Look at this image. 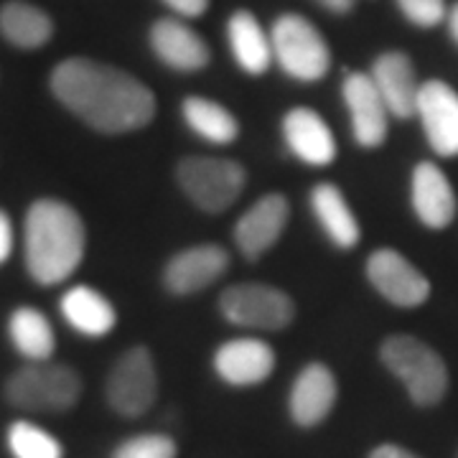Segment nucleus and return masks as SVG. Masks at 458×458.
I'll list each match as a JSON object with an SVG mask.
<instances>
[{
	"label": "nucleus",
	"instance_id": "nucleus-23",
	"mask_svg": "<svg viewBox=\"0 0 458 458\" xmlns=\"http://www.w3.org/2000/svg\"><path fill=\"white\" fill-rule=\"evenodd\" d=\"M227 38L232 56L242 72L252 77H260L267 72V66L273 62V44L267 33L262 31L260 21L250 11L232 13L227 23Z\"/></svg>",
	"mask_w": 458,
	"mask_h": 458
},
{
	"label": "nucleus",
	"instance_id": "nucleus-22",
	"mask_svg": "<svg viewBox=\"0 0 458 458\" xmlns=\"http://www.w3.org/2000/svg\"><path fill=\"white\" fill-rule=\"evenodd\" d=\"M0 36L16 49H41L54 36V21L33 3L8 0L0 5Z\"/></svg>",
	"mask_w": 458,
	"mask_h": 458
},
{
	"label": "nucleus",
	"instance_id": "nucleus-17",
	"mask_svg": "<svg viewBox=\"0 0 458 458\" xmlns=\"http://www.w3.org/2000/svg\"><path fill=\"white\" fill-rule=\"evenodd\" d=\"M150 49L176 72H199L212 59L207 41L179 18H161L150 26Z\"/></svg>",
	"mask_w": 458,
	"mask_h": 458
},
{
	"label": "nucleus",
	"instance_id": "nucleus-6",
	"mask_svg": "<svg viewBox=\"0 0 458 458\" xmlns=\"http://www.w3.org/2000/svg\"><path fill=\"white\" fill-rule=\"evenodd\" d=\"M181 191L197 204L201 212L219 214L229 209L245 191L247 174L232 158L191 156L176 168Z\"/></svg>",
	"mask_w": 458,
	"mask_h": 458
},
{
	"label": "nucleus",
	"instance_id": "nucleus-9",
	"mask_svg": "<svg viewBox=\"0 0 458 458\" xmlns=\"http://www.w3.org/2000/svg\"><path fill=\"white\" fill-rule=\"evenodd\" d=\"M367 280L385 301L400 309H418L430 295V280L397 250H377L367 260Z\"/></svg>",
	"mask_w": 458,
	"mask_h": 458
},
{
	"label": "nucleus",
	"instance_id": "nucleus-10",
	"mask_svg": "<svg viewBox=\"0 0 458 458\" xmlns=\"http://www.w3.org/2000/svg\"><path fill=\"white\" fill-rule=\"evenodd\" d=\"M415 114L423 123L430 148L441 158L458 156V92L441 80L420 84Z\"/></svg>",
	"mask_w": 458,
	"mask_h": 458
},
{
	"label": "nucleus",
	"instance_id": "nucleus-20",
	"mask_svg": "<svg viewBox=\"0 0 458 458\" xmlns=\"http://www.w3.org/2000/svg\"><path fill=\"white\" fill-rule=\"evenodd\" d=\"M311 209L318 227L339 250H354L360 245L361 229L349 201L334 183H316L311 189Z\"/></svg>",
	"mask_w": 458,
	"mask_h": 458
},
{
	"label": "nucleus",
	"instance_id": "nucleus-28",
	"mask_svg": "<svg viewBox=\"0 0 458 458\" xmlns=\"http://www.w3.org/2000/svg\"><path fill=\"white\" fill-rule=\"evenodd\" d=\"M403 16L420 29H433L445 18V0H397Z\"/></svg>",
	"mask_w": 458,
	"mask_h": 458
},
{
	"label": "nucleus",
	"instance_id": "nucleus-13",
	"mask_svg": "<svg viewBox=\"0 0 458 458\" xmlns=\"http://www.w3.org/2000/svg\"><path fill=\"white\" fill-rule=\"evenodd\" d=\"M214 372L232 387H255L276 369V352L262 339H229L214 352Z\"/></svg>",
	"mask_w": 458,
	"mask_h": 458
},
{
	"label": "nucleus",
	"instance_id": "nucleus-30",
	"mask_svg": "<svg viewBox=\"0 0 458 458\" xmlns=\"http://www.w3.org/2000/svg\"><path fill=\"white\" fill-rule=\"evenodd\" d=\"M13 252V225H11V216L0 209V265L11 258Z\"/></svg>",
	"mask_w": 458,
	"mask_h": 458
},
{
	"label": "nucleus",
	"instance_id": "nucleus-19",
	"mask_svg": "<svg viewBox=\"0 0 458 458\" xmlns=\"http://www.w3.org/2000/svg\"><path fill=\"white\" fill-rule=\"evenodd\" d=\"M372 82L379 98L385 99L387 110L400 120H408L415 114L420 84L415 80V66L408 54L403 51H385L372 64Z\"/></svg>",
	"mask_w": 458,
	"mask_h": 458
},
{
	"label": "nucleus",
	"instance_id": "nucleus-24",
	"mask_svg": "<svg viewBox=\"0 0 458 458\" xmlns=\"http://www.w3.org/2000/svg\"><path fill=\"white\" fill-rule=\"evenodd\" d=\"M8 336L21 357L29 361H49L56 349V334L49 318L38 309L21 306L8 318Z\"/></svg>",
	"mask_w": 458,
	"mask_h": 458
},
{
	"label": "nucleus",
	"instance_id": "nucleus-18",
	"mask_svg": "<svg viewBox=\"0 0 458 458\" xmlns=\"http://www.w3.org/2000/svg\"><path fill=\"white\" fill-rule=\"evenodd\" d=\"M412 212L428 229L448 227L456 216V194L448 176L430 161L415 165L410 186Z\"/></svg>",
	"mask_w": 458,
	"mask_h": 458
},
{
	"label": "nucleus",
	"instance_id": "nucleus-31",
	"mask_svg": "<svg viewBox=\"0 0 458 458\" xmlns=\"http://www.w3.org/2000/svg\"><path fill=\"white\" fill-rule=\"evenodd\" d=\"M369 458H420L418 454H412L408 448L397 445V443H379L375 451L369 454Z\"/></svg>",
	"mask_w": 458,
	"mask_h": 458
},
{
	"label": "nucleus",
	"instance_id": "nucleus-3",
	"mask_svg": "<svg viewBox=\"0 0 458 458\" xmlns=\"http://www.w3.org/2000/svg\"><path fill=\"white\" fill-rule=\"evenodd\" d=\"M379 360L405 385L410 400L420 408L438 405L448 393L445 361L433 346L415 336H387L379 346Z\"/></svg>",
	"mask_w": 458,
	"mask_h": 458
},
{
	"label": "nucleus",
	"instance_id": "nucleus-14",
	"mask_svg": "<svg viewBox=\"0 0 458 458\" xmlns=\"http://www.w3.org/2000/svg\"><path fill=\"white\" fill-rule=\"evenodd\" d=\"M229 267V255L219 245H194L165 262L164 285L174 295H194L209 288Z\"/></svg>",
	"mask_w": 458,
	"mask_h": 458
},
{
	"label": "nucleus",
	"instance_id": "nucleus-12",
	"mask_svg": "<svg viewBox=\"0 0 458 458\" xmlns=\"http://www.w3.org/2000/svg\"><path fill=\"white\" fill-rule=\"evenodd\" d=\"M291 216V204L283 194L260 197L234 225V242L247 260H258L273 250L285 232Z\"/></svg>",
	"mask_w": 458,
	"mask_h": 458
},
{
	"label": "nucleus",
	"instance_id": "nucleus-29",
	"mask_svg": "<svg viewBox=\"0 0 458 458\" xmlns=\"http://www.w3.org/2000/svg\"><path fill=\"white\" fill-rule=\"evenodd\" d=\"M161 3L183 18H197L209 8V0H161Z\"/></svg>",
	"mask_w": 458,
	"mask_h": 458
},
{
	"label": "nucleus",
	"instance_id": "nucleus-33",
	"mask_svg": "<svg viewBox=\"0 0 458 458\" xmlns=\"http://www.w3.org/2000/svg\"><path fill=\"white\" fill-rule=\"evenodd\" d=\"M445 21H448V33H451V38L458 44V3L456 5H451V11L445 13Z\"/></svg>",
	"mask_w": 458,
	"mask_h": 458
},
{
	"label": "nucleus",
	"instance_id": "nucleus-4",
	"mask_svg": "<svg viewBox=\"0 0 458 458\" xmlns=\"http://www.w3.org/2000/svg\"><path fill=\"white\" fill-rule=\"evenodd\" d=\"M82 377L69 364L31 361L8 377L5 400L29 412H66L82 397Z\"/></svg>",
	"mask_w": 458,
	"mask_h": 458
},
{
	"label": "nucleus",
	"instance_id": "nucleus-11",
	"mask_svg": "<svg viewBox=\"0 0 458 458\" xmlns=\"http://www.w3.org/2000/svg\"><path fill=\"white\" fill-rule=\"evenodd\" d=\"M344 102L352 120L354 140L361 148H379L387 138V120L390 110L385 99L379 98L375 82L364 72H349L342 84Z\"/></svg>",
	"mask_w": 458,
	"mask_h": 458
},
{
	"label": "nucleus",
	"instance_id": "nucleus-21",
	"mask_svg": "<svg viewBox=\"0 0 458 458\" xmlns=\"http://www.w3.org/2000/svg\"><path fill=\"white\" fill-rule=\"evenodd\" d=\"M59 311L66 318V324L80 331L84 336H107L117 324V311L105 295L89 288V285H74L62 295Z\"/></svg>",
	"mask_w": 458,
	"mask_h": 458
},
{
	"label": "nucleus",
	"instance_id": "nucleus-2",
	"mask_svg": "<svg viewBox=\"0 0 458 458\" xmlns=\"http://www.w3.org/2000/svg\"><path fill=\"white\" fill-rule=\"evenodd\" d=\"M87 229L80 212L62 199H36L23 225V260L38 285L72 278L84 260Z\"/></svg>",
	"mask_w": 458,
	"mask_h": 458
},
{
	"label": "nucleus",
	"instance_id": "nucleus-32",
	"mask_svg": "<svg viewBox=\"0 0 458 458\" xmlns=\"http://www.w3.org/2000/svg\"><path fill=\"white\" fill-rule=\"evenodd\" d=\"M316 3H318L321 8L331 11V13H339V16H342V13H349V11L354 8L357 0H316Z\"/></svg>",
	"mask_w": 458,
	"mask_h": 458
},
{
	"label": "nucleus",
	"instance_id": "nucleus-26",
	"mask_svg": "<svg viewBox=\"0 0 458 458\" xmlns=\"http://www.w3.org/2000/svg\"><path fill=\"white\" fill-rule=\"evenodd\" d=\"M5 443L13 458H64V445L44 428L29 420H16L8 426Z\"/></svg>",
	"mask_w": 458,
	"mask_h": 458
},
{
	"label": "nucleus",
	"instance_id": "nucleus-5",
	"mask_svg": "<svg viewBox=\"0 0 458 458\" xmlns=\"http://www.w3.org/2000/svg\"><path fill=\"white\" fill-rule=\"evenodd\" d=\"M273 59L298 82H318L331 66V49L309 18L283 13L270 29Z\"/></svg>",
	"mask_w": 458,
	"mask_h": 458
},
{
	"label": "nucleus",
	"instance_id": "nucleus-25",
	"mask_svg": "<svg viewBox=\"0 0 458 458\" xmlns=\"http://www.w3.org/2000/svg\"><path fill=\"white\" fill-rule=\"evenodd\" d=\"M181 114L199 138L216 143V146H229L240 135L237 117L214 99L186 98L181 102Z\"/></svg>",
	"mask_w": 458,
	"mask_h": 458
},
{
	"label": "nucleus",
	"instance_id": "nucleus-8",
	"mask_svg": "<svg viewBox=\"0 0 458 458\" xmlns=\"http://www.w3.org/2000/svg\"><path fill=\"white\" fill-rule=\"evenodd\" d=\"M105 394L117 415L123 418L146 415L158 397V375L150 349L132 346L114 361L107 375Z\"/></svg>",
	"mask_w": 458,
	"mask_h": 458
},
{
	"label": "nucleus",
	"instance_id": "nucleus-27",
	"mask_svg": "<svg viewBox=\"0 0 458 458\" xmlns=\"http://www.w3.org/2000/svg\"><path fill=\"white\" fill-rule=\"evenodd\" d=\"M179 445L164 433H143L117 443L110 458H176Z\"/></svg>",
	"mask_w": 458,
	"mask_h": 458
},
{
	"label": "nucleus",
	"instance_id": "nucleus-15",
	"mask_svg": "<svg viewBox=\"0 0 458 458\" xmlns=\"http://www.w3.org/2000/svg\"><path fill=\"white\" fill-rule=\"evenodd\" d=\"M336 377L321 361L306 364L293 382L288 410L295 426L316 428L324 423L336 405Z\"/></svg>",
	"mask_w": 458,
	"mask_h": 458
},
{
	"label": "nucleus",
	"instance_id": "nucleus-16",
	"mask_svg": "<svg viewBox=\"0 0 458 458\" xmlns=\"http://www.w3.org/2000/svg\"><path fill=\"white\" fill-rule=\"evenodd\" d=\"M283 140L301 164L324 168L336 158V140L327 120L309 107H295L283 117Z\"/></svg>",
	"mask_w": 458,
	"mask_h": 458
},
{
	"label": "nucleus",
	"instance_id": "nucleus-7",
	"mask_svg": "<svg viewBox=\"0 0 458 458\" xmlns=\"http://www.w3.org/2000/svg\"><path fill=\"white\" fill-rule=\"evenodd\" d=\"M219 313L229 324L255 331H280L295 316V303L285 291L267 283H240L219 295Z\"/></svg>",
	"mask_w": 458,
	"mask_h": 458
},
{
	"label": "nucleus",
	"instance_id": "nucleus-1",
	"mask_svg": "<svg viewBox=\"0 0 458 458\" xmlns=\"http://www.w3.org/2000/svg\"><path fill=\"white\" fill-rule=\"evenodd\" d=\"M49 87L69 113L98 132L140 131L156 117V95L146 84L87 56H72L54 66Z\"/></svg>",
	"mask_w": 458,
	"mask_h": 458
}]
</instances>
